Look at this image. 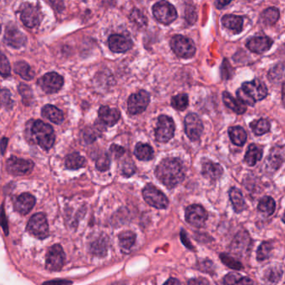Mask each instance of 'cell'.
Wrapping results in <instances>:
<instances>
[{
    "mask_svg": "<svg viewBox=\"0 0 285 285\" xmlns=\"http://www.w3.org/2000/svg\"><path fill=\"white\" fill-rule=\"evenodd\" d=\"M155 174L157 179L167 188H174L185 178L184 169L180 160L169 157L162 160L157 166Z\"/></svg>",
    "mask_w": 285,
    "mask_h": 285,
    "instance_id": "cell-1",
    "label": "cell"
},
{
    "mask_svg": "<svg viewBox=\"0 0 285 285\" xmlns=\"http://www.w3.org/2000/svg\"><path fill=\"white\" fill-rule=\"evenodd\" d=\"M268 96V89L264 82L253 80L242 84L241 89L237 91L239 101L248 105H254L257 101H262Z\"/></svg>",
    "mask_w": 285,
    "mask_h": 285,
    "instance_id": "cell-2",
    "label": "cell"
},
{
    "mask_svg": "<svg viewBox=\"0 0 285 285\" xmlns=\"http://www.w3.org/2000/svg\"><path fill=\"white\" fill-rule=\"evenodd\" d=\"M30 133L28 140H33V142L38 144L40 148L45 151H49L53 148L55 141V135L51 126L37 120L31 126Z\"/></svg>",
    "mask_w": 285,
    "mask_h": 285,
    "instance_id": "cell-3",
    "label": "cell"
},
{
    "mask_svg": "<svg viewBox=\"0 0 285 285\" xmlns=\"http://www.w3.org/2000/svg\"><path fill=\"white\" fill-rule=\"evenodd\" d=\"M170 45L176 55L180 58H192L196 53V46L193 41L183 35L173 36L170 41Z\"/></svg>",
    "mask_w": 285,
    "mask_h": 285,
    "instance_id": "cell-4",
    "label": "cell"
},
{
    "mask_svg": "<svg viewBox=\"0 0 285 285\" xmlns=\"http://www.w3.org/2000/svg\"><path fill=\"white\" fill-rule=\"evenodd\" d=\"M152 12L155 19L163 24H170L178 18V12L172 4L166 1H160L153 5Z\"/></svg>",
    "mask_w": 285,
    "mask_h": 285,
    "instance_id": "cell-5",
    "label": "cell"
},
{
    "mask_svg": "<svg viewBox=\"0 0 285 285\" xmlns=\"http://www.w3.org/2000/svg\"><path fill=\"white\" fill-rule=\"evenodd\" d=\"M26 229L31 235L38 239H45L49 236V224L44 213H36L32 216Z\"/></svg>",
    "mask_w": 285,
    "mask_h": 285,
    "instance_id": "cell-6",
    "label": "cell"
},
{
    "mask_svg": "<svg viewBox=\"0 0 285 285\" xmlns=\"http://www.w3.org/2000/svg\"><path fill=\"white\" fill-rule=\"evenodd\" d=\"M175 123L171 117L160 116L157 120V127L155 129V136L160 142H167L174 136Z\"/></svg>",
    "mask_w": 285,
    "mask_h": 285,
    "instance_id": "cell-7",
    "label": "cell"
},
{
    "mask_svg": "<svg viewBox=\"0 0 285 285\" xmlns=\"http://www.w3.org/2000/svg\"><path fill=\"white\" fill-rule=\"evenodd\" d=\"M142 195L144 200L153 208L165 209L168 207V198L153 185H147L143 189Z\"/></svg>",
    "mask_w": 285,
    "mask_h": 285,
    "instance_id": "cell-8",
    "label": "cell"
},
{
    "mask_svg": "<svg viewBox=\"0 0 285 285\" xmlns=\"http://www.w3.org/2000/svg\"><path fill=\"white\" fill-rule=\"evenodd\" d=\"M66 261V254L60 244H54L49 248L46 254V269L49 271H60Z\"/></svg>",
    "mask_w": 285,
    "mask_h": 285,
    "instance_id": "cell-9",
    "label": "cell"
},
{
    "mask_svg": "<svg viewBox=\"0 0 285 285\" xmlns=\"http://www.w3.org/2000/svg\"><path fill=\"white\" fill-rule=\"evenodd\" d=\"M184 126L185 133L192 141L198 140L204 132V124L201 118L195 113H189L185 117Z\"/></svg>",
    "mask_w": 285,
    "mask_h": 285,
    "instance_id": "cell-10",
    "label": "cell"
},
{
    "mask_svg": "<svg viewBox=\"0 0 285 285\" xmlns=\"http://www.w3.org/2000/svg\"><path fill=\"white\" fill-rule=\"evenodd\" d=\"M38 84L45 93H56L63 87L64 78L56 72L47 73L39 79Z\"/></svg>",
    "mask_w": 285,
    "mask_h": 285,
    "instance_id": "cell-11",
    "label": "cell"
},
{
    "mask_svg": "<svg viewBox=\"0 0 285 285\" xmlns=\"http://www.w3.org/2000/svg\"><path fill=\"white\" fill-rule=\"evenodd\" d=\"M150 95L146 91H140L131 95L128 99V111L131 115L141 114L149 105Z\"/></svg>",
    "mask_w": 285,
    "mask_h": 285,
    "instance_id": "cell-12",
    "label": "cell"
},
{
    "mask_svg": "<svg viewBox=\"0 0 285 285\" xmlns=\"http://www.w3.org/2000/svg\"><path fill=\"white\" fill-rule=\"evenodd\" d=\"M208 213L202 206L194 204L186 208L185 217L190 225L195 227H203L208 219Z\"/></svg>",
    "mask_w": 285,
    "mask_h": 285,
    "instance_id": "cell-13",
    "label": "cell"
},
{
    "mask_svg": "<svg viewBox=\"0 0 285 285\" xmlns=\"http://www.w3.org/2000/svg\"><path fill=\"white\" fill-rule=\"evenodd\" d=\"M20 19L23 24L28 28H36L41 22V13L37 7L25 3L21 6Z\"/></svg>",
    "mask_w": 285,
    "mask_h": 285,
    "instance_id": "cell-14",
    "label": "cell"
},
{
    "mask_svg": "<svg viewBox=\"0 0 285 285\" xmlns=\"http://www.w3.org/2000/svg\"><path fill=\"white\" fill-rule=\"evenodd\" d=\"M34 166L35 164L31 160L22 159L16 157H10L6 164L8 173L14 176L26 175L33 170Z\"/></svg>",
    "mask_w": 285,
    "mask_h": 285,
    "instance_id": "cell-15",
    "label": "cell"
},
{
    "mask_svg": "<svg viewBox=\"0 0 285 285\" xmlns=\"http://www.w3.org/2000/svg\"><path fill=\"white\" fill-rule=\"evenodd\" d=\"M252 248V239H251L248 232L241 231L236 236L234 237V240L232 241L231 245L229 247L233 253L239 256H244L247 252L250 251Z\"/></svg>",
    "mask_w": 285,
    "mask_h": 285,
    "instance_id": "cell-16",
    "label": "cell"
},
{
    "mask_svg": "<svg viewBox=\"0 0 285 285\" xmlns=\"http://www.w3.org/2000/svg\"><path fill=\"white\" fill-rule=\"evenodd\" d=\"M26 41L27 39L25 35L16 26H7L5 35V42L6 45L14 49H19L25 45Z\"/></svg>",
    "mask_w": 285,
    "mask_h": 285,
    "instance_id": "cell-17",
    "label": "cell"
},
{
    "mask_svg": "<svg viewBox=\"0 0 285 285\" xmlns=\"http://www.w3.org/2000/svg\"><path fill=\"white\" fill-rule=\"evenodd\" d=\"M108 45L110 50L114 53H125L132 48L133 42L125 35H112L109 37Z\"/></svg>",
    "mask_w": 285,
    "mask_h": 285,
    "instance_id": "cell-18",
    "label": "cell"
},
{
    "mask_svg": "<svg viewBox=\"0 0 285 285\" xmlns=\"http://www.w3.org/2000/svg\"><path fill=\"white\" fill-rule=\"evenodd\" d=\"M273 43H274V41L269 37L255 36V37L249 39L246 45L252 53L263 54L264 52L268 51L271 48Z\"/></svg>",
    "mask_w": 285,
    "mask_h": 285,
    "instance_id": "cell-19",
    "label": "cell"
},
{
    "mask_svg": "<svg viewBox=\"0 0 285 285\" xmlns=\"http://www.w3.org/2000/svg\"><path fill=\"white\" fill-rule=\"evenodd\" d=\"M36 200L33 195H31V193H23L14 200V209L17 213H20L22 215H26L33 209Z\"/></svg>",
    "mask_w": 285,
    "mask_h": 285,
    "instance_id": "cell-20",
    "label": "cell"
},
{
    "mask_svg": "<svg viewBox=\"0 0 285 285\" xmlns=\"http://www.w3.org/2000/svg\"><path fill=\"white\" fill-rule=\"evenodd\" d=\"M98 115L102 124L106 126H115L121 118V112L118 109L106 105H103L99 109Z\"/></svg>",
    "mask_w": 285,
    "mask_h": 285,
    "instance_id": "cell-21",
    "label": "cell"
},
{
    "mask_svg": "<svg viewBox=\"0 0 285 285\" xmlns=\"http://www.w3.org/2000/svg\"><path fill=\"white\" fill-rule=\"evenodd\" d=\"M202 173L204 177L210 181H217L223 174V169L219 164L214 163L213 161H205L203 163Z\"/></svg>",
    "mask_w": 285,
    "mask_h": 285,
    "instance_id": "cell-22",
    "label": "cell"
},
{
    "mask_svg": "<svg viewBox=\"0 0 285 285\" xmlns=\"http://www.w3.org/2000/svg\"><path fill=\"white\" fill-rule=\"evenodd\" d=\"M222 23L225 28L239 34L243 31V18L235 14H226L222 18Z\"/></svg>",
    "mask_w": 285,
    "mask_h": 285,
    "instance_id": "cell-23",
    "label": "cell"
},
{
    "mask_svg": "<svg viewBox=\"0 0 285 285\" xmlns=\"http://www.w3.org/2000/svg\"><path fill=\"white\" fill-rule=\"evenodd\" d=\"M222 101L227 108L236 114L242 115L247 110L245 104L239 101V99L236 100L234 98L229 92H224L222 93Z\"/></svg>",
    "mask_w": 285,
    "mask_h": 285,
    "instance_id": "cell-24",
    "label": "cell"
},
{
    "mask_svg": "<svg viewBox=\"0 0 285 285\" xmlns=\"http://www.w3.org/2000/svg\"><path fill=\"white\" fill-rule=\"evenodd\" d=\"M43 117L53 122L54 124L60 125L63 122L64 114L60 109L54 105H46L41 110Z\"/></svg>",
    "mask_w": 285,
    "mask_h": 285,
    "instance_id": "cell-25",
    "label": "cell"
},
{
    "mask_svg": "<svg viewBox=\"0 0 285 285\" xmlns=\"http://www.w3.org/2000/svg\"><path fill=\"white\" fill-rule=\"evenodd\" d=\"M263 148L260 146L252 144L248 147L247 153L244 157V161L248 166H252L257 164L258 161L262 159Z\"/></svg>",
    "mask_w": 285,
    "mask_h": 285,
    "instance_id": "cell-26",
    "label": "cell"
},
{
    "mask_svg": "<svg viewBox=\"0 0 285 285\" xmlns=\"http://www.w3.org/2000/svg\"><path fill=\"white\" fill-rule=\"evenodd\" d=\"M134 154L140 161H150L154 157V151L149 144L139 142L134 150Z\"/></svg>",
    "mask_w": 285,
    "mask_h": 285,
    "instance_id": "cell-27",
    "label": "cell"
},
{
    "mask_svg": "<svg viewBox=\"0 0 285 285\" xmlns=\"http://www.w3.org/2000/svg\"><path fill=\"white\" fill-rule=\"evenodd\" d=\"M229 196L235 212L238 213H242L246 208V204L240 190L236 187H232L229 191Z\"/></svg>",
    "mask_w": 285,
    "mask_h": 285,
    "instance_id": "cell-28",
    "label": "cell"
},
{
    "mask_svg": "<svg viewBox=\"0 0 285 285\" xmlns=\"http://www.w3.org/2000/svg\"><path fill=\"white\" fill-rule=\"evenodd\" d=\"M229 137L234 145L242 147L247 140V133L245 130L241 126H232L229 129Z\"/></svg>",
    "mask_w": 285,
    "mask_h": 285,
    "instance_id": "cell-29",
    "label": "cell"
},
{
    "mask_svg": "<svg viewBox=\"0 0 285 285\" xmlns=\"http://www.w3.org/2000/svg\"><path fill=\"white\" fill-rule=\"evenodd\" d=\"M136 235L134 232H122L119 235V243L123 252H128L131 250L136 243Z\"/></svg>",
    "mask_w": 285,
    "mask_h": 285,
    "instance_id": "cell-30",
    "label": "cell"
},
{
    "mask_svg": "<svg viewBox=\"0 0 285 285\" xmlns=\"http://www.w3.org/2000/svg\"><path fill=\"white\" fill-rule=\"evenodd\" d=\"M283 157H284V152H283V147H276L273 148L268 158L269 166L275 170L279 168V166L283 163Z\"/></svg>",
    "mask_w": 285,
    "mask_h": 285,
    "instance_id": "cell-31",
    "label": "cell"
},
{
    "mask_svg": "<svg viewBox=\"0 0 285 285\" xmlns=\"http://www.w3.org/2000/svg\"><path fill=\"white\" fill-rule=\"evenodd\" d=\"M14 71L25 80H31L35 77V72L24 61H18L14 64Z\"/></svg>",
    "mask_w": 285,
    "mask_h": 285,
    "instance_id": "cell-32",
    "label": "cell"
},
{
    "mask_svg": "<svg viewBox=\"0 0 285 285\" xmlns=\"http://www.w3.org/2000/svg\"><path fill=\"white\" fill-rule=\"evenodd\" d=\"M275 208V201L272 198L271 196H269L263 197L258 205V210L260 211V213H264V215L267 217L273 215Z\"/></svg>",
    "mask_w": 285,
    "mask_h": 285,
    "instance_id": "cell-33",
    "label": "cell"
},
{
    "mask_svg": "<svg viewBox=\"0 0 285 285\" xmlns=\"http://www.w3.org/2000/svg\"><path fill=\"white\" fill-rule=\"evenodd\" d=\"M270 122L267 119L255 120L250 123V128L256 136H262L270 131Z\"/></svg>",
    "mask_w": 285,
    "mask_h": 285,
    "instance_id": "cell-34",
    "label": "cell"
},
{
    "mask_svg": "<svg viewBox=\"0 0 285 285\" xmlns=\"http://www.w3.org/2000/svg\"><path fill=\"white\" fill-rule=\"evenodd\" d=\"M84 164H86L84 157L80 156L77 152L68 155L66 157V166L69 170H77L81 168L84 166Z\"/></svg>",
    "mask_w": 285,
    "mask_h": 285,
    "instance_id": "cell-35",
    "label": "cell"
},
{
    "mask_svg": "<svg viewBox=\"0 0 285 285\" xmlns=\"http://www.w3.org/2000/svg\"><path fill=\"white\" fill-rule=\"evenodd\" d=\"M279 19V10L277 8H268L261 14L260 20L265 25H273Z\"/></svg>",
    "mask_w": 285,
    "mask_h": 285,
    "instance_id": "cell-36",
    "label": "cell"
},
{
    "mask_svg": "<svg viewBox=\"0 0 285 285\" xmlns=\"http://www.w3.org/2000/svg\"><path fill=\"white\" fill-rule=\"evenodd\" d=\"M91 250L97 256H105L107 252V240L106 238H99L93 242Z\"/></svg>",
    "mask_w": 285,
    "mask_h": 285,
    "instance_id": "cell-37",
    "label": "cell"
},
{
    "mask_svg": "<svg viewBox=\"0 0 285 285\" xmlns=\"http://www.w3.org/2000/svg\"><path fill=\"white\" fill-rule=\"evenodd\" d=\"M188 96L187 94H178L177 96H173L171 100V105L175 110H184L188 105Z\"/></svg>",
    "mask_w": 285,
    "mask_h": 285,
    "instance_id": "cell-38",
    "label": "cell"
},
{
    "mask_svg": "<svg viewBox=\"0 0 285 285\" xmlns=\"http://www.w3.org/2000/svg\"><path fill=\"white\" fill-rule=\"evenodd\" d=\"M220 260L230 269H234L237 271L243 269V264H241L239 260H235L234 258L232 257L231 255L227 254V253H221Z\"/></svg>",
    "mask_w": 285,
    "mask_h": 285,
    "instance_id": "cell-39",
    "label": "cell"
},
{
    "mask_svg": "<svg viewBox=\"0 0 285 285\" xmlns=\"http://www.w3.org/2000/svg\"><path fill=\"white\" fill-rule=\"evenodd\" d=\"M130 19L131 22H133L138 27H146L148 24V19L145 16V14L138 9H133V10L130 14Z\"/></svg>",
    "mask_w": 285,
    "mask_h": 285,
    "instance_id": "cell-40",
    "label": "cell"
},
{
    "mask_svg": "<svg viewBox=\"0 0 285 285\" xmlns=\"http://www.w3.org/2000/svg\"><path fill=\"white\" fill-rule=\"evenodd\" d=\"M272 249H273V246L271 243L269 242H264L257 251L258 260L264 261V260L269 259Z\"/></svg>",
    "mask_w": 285,
    "mask_h": 285,
    "instance_id": "cell-41",
    "label": "cell"
},
{
    "mask_svg": "<svg viewBox=\"0 0 285 285\" xmlns=\"http://www.w3.org/2000/svg\"><path fill=\"white\" fill-rule=\"evenodd\" d=\"M19 92L22 96L23 101L25 105H30L33 100V93L31 91V87L25 84H20L19 86Z\"/></svg>",
    "mask_w": 285,
    "mask_h": 285,
    "instance_id": "cell-42",
    "label": "cell"
},
{
    "mask_svg": "<svg viewBox=\"0 0 285 285\" xmlns=\"http://www.w3.org/2000/svg\"><path fill=\"white\" fill-rule=\"evenodd\" d=\"M11 72V66H10V61L5 54L0 52V75L3 77H8L10 76Z\"/></svg>",
    "mask_w": 285,
    "mask_h": 285,
    "instance_id": "cell-43",
    "label": "cell"
},
{
    "mask_svg": "<svg viewBox=\"0 0 285 285\" xmlns=\"http://www.w3.org/2000/svg\"><path fill=\"white\" fill-rule=\"evenodd\" d=\"M0 104L5 106L6 109H12L14 105V101H12L11 93L8 90L0 91Z\"/></svg>",
    "mask_w": 285,
    "mask_h": 285,
    "instance_id": "cell-44",
    "label": "cell"
},
{
    "mask_svg": "<svg viewBox=\"0 0 285 285\" xmlns=\"http://www.w3.org/2000/svg\"><path fill=\"white\" fill-rule=\"evenodd\" d=\"M110 166V158L108 154L101 155L96 162L97 170L100 172H105L109 170Z\"/></svg>",
    "mask_w": 285,
    "mask_h": 285,
    "instance_id": "cell-45",
    "label": "cell"
},
{
    "mask_svg": "<svg viewBox=\"0 0 285 285\" xmlns=\"http://www.w3.org/2000/svg\"><path fill=\"white\" fill-rule=\"evenodd\" d=\"M243 276H241L239 273H235V272H232V273H229L227 275L225 276L224 278H223V284L224 285H234L236 284L240 278H242Z\"/></svg>",
    "mask_w": 285,
    "mask_h": 285,
    "instance_id": "cell-46",
    "label": "cell"
},
{
    "mask_svg": "<svg viewBox=\"0 0 285 285\" xmlns=\"http://www.w3.org/2000/svg\"><path fill=\"white\" fill-rule=\"evenodd\" d=\"M122 174L126 177H131L136 172V166L134 165L132 160L130 161H125L122 167Z\"/></svg>",
    "mask_w": 285,
    "mask_h": 285,
    "instance_id": "cell-47",
    "label": "cell"
},
{
    "mask_svg": "<svg viewBox=\"0 0 285 285\" xmlns=\"http://www.w3.org/2000/svg\"><path fill=\"white\" fill-rule=\"evenodd\" d=\"M98 137V134L96 129L87 128L84 132V139L86 142L92 143L96 140V138Z\"/></svg>",
    "mask_w": 285,
    "mask_h": 285,
    "instance_id": "cell-48",
    "label": "cell"
},
{
    "mask_svg": "<svg viewBox=\"0 0 285 285\" xmlns=\"http://www.w3.org/2000/svg\"><path fill=\"white\" fill-rule=\"evenodd\" d=\"M283 274V272L279 269H273L269 271V276L268 278L269 280L273 283H278L279 279H280L281 276Z\"/></svg>",
    "mask_w": 285,
    "mask_h": 285,
    "instance_id": "cell-49",
    "label": "cell"
},
{
    "mask_svg": "<svg viewBox=\"0 0 285 285\" xmlns=\"http://www.w3.org/2000/svg\"><path fill=\"white\" fill-rule=\"evenodd\" d=\"M185 18L187 19V21L192 24L196 22V10L194 9L193 6H190L188 9L185 11Z\"/></svg>",
    "mask_w": 285,
    "mask_h": 285,
    "instance_id": "cell-50",
    "label": "cell"
},
{
    "mask_svg": "<svg viewBox=\"0 0 285 285\" xmlns=\"http://www.w3.org/2000/svg\"><path fill=\"white\" fill-rule=\"evenodd\" d=\"M110 152L111 156L115 158H120L124 155L125 149L121 146L113 144V145L110 146Z\"/></svg>",
    "mask_w": 285,
    "mask_h": 285,
    "instance_id": "cell-51",
    "label": "cell"
},
{
    "mask_svg": "<svg viewBox=\"0 0 285 285\" xmlns=\"http://www.w3.org/2000/svg\"><path fill=\"white\" fill-rule=\"evenodd\" d=\"M0 226L4 229L5 234L8 235V234H9L8 221L7 218H6V215H5V210H4V208H3V207L2 208H1V210H0Z\"/></svg>",
    "mask_w": 285,
    "mask_h": 285,
    "instance_id": "cell-52",
    "label": "cell"
},
{
    "mask_svg": "<svg viewBox=\"0 0 285 285\" xmlns=\"http://www.w3.org/2000/svg\"><path fill=\"white\" fill-rule=\"evenodd\" d=\"M181 239H182V242H183V244H184L186 247H187L190 250H195V248H193V246L192 245V243L190 242L188 237H187V234H186V232L182 231L181 233Z\"/></svg>",
    "mask_w": 285,
    "mask_h": 285,
    "instance_id": "cell-53",
    "label": "cell"
},
{
    "mask_svg": "<svg viewBox=\"0 0 285 285\" xmlns=\"http://www.w3.org/2000/svg\"><path fill=\"white\" fill-rule=\"evenodd\" d=\"M188 285H209V283H208V281L206 278L199 277V278L190 279L188 281Z\"/></svg>",
    "mask_w": 285,
    "mask_h": 285,
    "instance_id": "cell-54",
    "label": "cell"
},
{
    "mask_svg": "<svg viewBox=\"0 0 285 285\" xmlns=\"http://www.w3.org/2000/svg\"><path fill=\"white\" fill-rule=\"evenodd\" d=\"M71 281L66 280V279H56V280L48 281L43 283V285H71Z\"/></svg>",
    "mask_w": 285,
    "mask_h": 285,
    "instance_id": "cell-55",
    "label": "cell"
},
{
    "mask_svg": "<svg viewBox=\"0 0 285 285\" xmlns=\"http://www.w3.org/2000/svg\"><path fill=\"white\" fill-rule=\"evenodd\" d=\"M8 142H9V139L8 138L4 137L2 140H0V152H1V154H5L6 148H7Z\"/></svg>",
    "mask_w": 285,
    "mask_h": 285,
    "instance_id": "cell-56",
    "label": "cell"
},
{
    "mask_svg": "<svg viewBox=\"0 0 285 285\" xmlns=\"http://www.w3.org/2000/svg\"><path fill=\"white\" fill-rule=\"evenodd\" d=\"M163 285H180V282L175 278H170Z\"/></svg>",
    "mask_w": 285,
    "mask_h": 285,
    "instance_id": "cell-57",
    "label": "cell"
},
{
    "mask_svg": "<svg viewBox=\"0 0 285 285\" xmlns=\"http://www.w3.org/2000/svg\"><path fill=\"white\" fill-rule=\"evenodd\" d=\"M230 3H231L230 1H217V2H215V5L217 9L220 10V9L225 7L226 5H229Z\"/></svg>",
    "mask_w": 285,
    "mask_h": 285,
    "instance_id": "cell-58",
    "label": "cell"
},
{
    "mask_svg": "<svg viewBox=\"0 0 285 285\" xmlns=\"http://www.w3.org/2000/svg\"><path fill=\"white\" fill-rule=\"evenodd\" d=\"M0 33H1V24H0Z\"/></svg>",
    "mask_w": 285,
    "mask_h": 285,
    "instance_id": "cell-59",
    "label": "cell"
}]
</instances>
